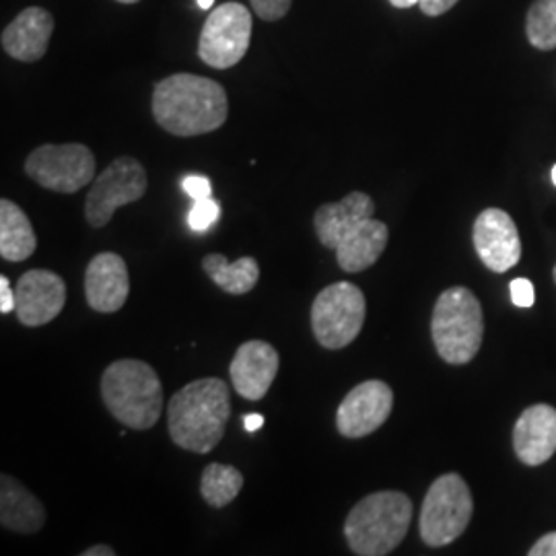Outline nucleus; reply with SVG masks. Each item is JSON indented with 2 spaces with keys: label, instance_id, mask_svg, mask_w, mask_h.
Wrapping results in <instances>:
<instances>
[{
  "label": "nucleus",
  "instance_id": "e433bc0d",
  "mask_svg": "<svg viewBox=\"0 0 556 556\" xmlns=\"http://www.w3.org/2000/svg\"><path fill=\"white\" fill-rule=\"evenodd\" d=\"M553 181H555V186H556V163H555V167H553Z\"/></svg>",
  "mask_w": 556,
  "mask_h": 556
},
{
  "label": "nucleus",
  "instance_id": "473e14b6",
  "mask_svg": "<svg viewBox=\"0 0 556 556\" xmlns=\"http://www.w3.org/2000/svg\"><path fill=\"white\" fill-rule=\"evenodd\" d=\"M116 555V551L112 548V546H108V544H98V546H91V548H87V551H83L80 556H114Z\"/></svg>",
  "mask_w": 556,
  "mask_h": 556
},
{
  "label": "nucleus",
  "instance_id": "7c9ffc66",
  "mask_svg": "<svg viewBox=\"0 0 556 556\" xmlns=\"http://www.w3.org/2000/svg\"><path fill=\"white\" fill-rule=\"evenodd\" d=\"M530 556H556V532L540 538L536 544L530 548Z\"/></svg>",
  "mask_w": 556,
  "mask_h": 556
},
{
  "label": "nucleus",
  "instance_id": "9d476101",
  "mask_svg": "<svg viewBox=\"0 0 556 556\" xmlns=\"http://www.w3.org/2000/svg\"><path fill=\"white\" fill-rule=\"evenodd\" d=\"M147 172L135 157H118L112 161L93 181L87 202L85 217L96 229L105 227L119 206L132 204L147 194Z\"/></svg>",
  "mask_w": 556,
  "mask_h": 556
},
{
  "label": "nucleus",
  "instance_id": "f03ea898",
  "mask_svg": "<svg viewBox=\"0 0 556 556\" xmlns=\"http://www.w3.org/2000/svg\"><path fill=\"white\" fill-rule=\"evenodd\" d=\"M229 417L231 394L223 379L190 381L169 400V438L186 452L208 454L219 445Z\"/></svg>",
  "mask_w": 556,
  "mask_h": 556
},
{
  "label": "nucleus",
  "instance_id": "a878e982",
  "mask_svg": "<svg viewBox=\"0 0 556 556\" xmlns=\"http://www.w3.org/2000/svg\"><path fill=\"white\" fill-rule=\"evenodd\" d=\"M250 2H252V9L256 11V17L262 21L282 20L293 4V0H250Z\"/></svg>",
  "mask_w": 556,
  "mask_h": 556
},
{
  "label": "nucleus",
  "instance_id": "dca6fc26",
  "mask_svg": "<svg viewBox=\"0 0 556 556\" xmlns=\"http://www.w3.org/2000/svg\"><path fill=\"white\" fill-rule=\"evenodd\" d=\"M514 450L526 466H542L555 456L556 408L548 404L526 408L514 429Z\"/></svg>",
  "mask_w": 556,
  "mask_h": 556
},
{
  "label": "nucleus",
  "instance_id": "2eb2a0df",
  "mask_svg": "<svg viewBox=\"0 0 556 556\" xmlns=\"http://www.w3.org/2000/svg\"><path fill=\"white\" fill-rule=\"evenodd\" d=\"M130 293L128 266L118 254L103 252L89 262L85 273V298L91 309L114 314L124 307Z\"/></svg>",
  "mask_w": 556,
  "mask_h": 556
},
{
  "label": "nucleus",
  "instance_id": "20e7f679",
  "mask_svg": "<svg viewBox=\"0 0 556 556\" xmlns=\"http://www.w3.org/2000/svg\"><path fill=\"white\" fill-rule=\"evenodd\" d=\"M413 511L410 497L397 491H379L361 498L344 521L349 548L358 556L394 553L408 534Z\"/></svg>",
  "mask_w": 556,
  "mask_h": 556
},
{
  "label": "nucleus",
  "instance_id": "39448f33",
  "mask_svg": "<svg viewBox=\"0 0 556 556\" xmlns=\"http://www.w3.org/2000/svg\"><path fill=\"white\" fill-rule=\"evenodd\" d=\"M431 337L439 357L450 365H466L477 357L484 337V316L470 289L452 287L439 295Z\"/></svg>",
  "mask_w": 556,
  "mask_h": 556
},
{
  "label": "nucleus",
  "instance_id": "f3484780",
  "mask_svg": "<svg viewBox=\"0 0 556 556\" xmlns=\"http://www.w3.org/2000/svg\"><path fill=\"white\" fill-rule=\"evenodd\" d=\"M54 34V17L43 7H27L11 21L2 36V50L20 62H36L46 56Z\"/></svg>",
  "mask_w": 556,
  "mask_h": 556
},
{
  "label": "nucleus",
  "instance_id": "c85d7f7f",
  "mask_svg": "<svg viewBox=\"0 0 556 556\" xmlns=\"http://www.w3.org/2000/svg\"><path fill=\"white\" fill-rule=\"evenodd\" d=\"M15 305H17V298H15V291L11 289V282L9 277H0V314H9V312H15Z\"/></svg>",
  "mask_w": 556,
  "mask_h": 556
},
{
  "label": "nucleus",
  "instance_id": "f704fd0d",
  "mask_svg": "<svg viewBox=\"0 0 556 556\" xmlns=\"http://www.w3.org/2000/svg\"><path fill=\"white\" fill-rule=\"evenodd\" d=\"M213 4H215V0H199V7L204 9V11H208Z\"/></svg>",
  "mask_w": 556,
  "mask_h": 556
},
{
  "label": "nucleus",
  "instance_id": "4be33fe9",
  "mask_svg": "<svg viewBox=\"0 0 556 556\" xmlns=\"http://www.w3.org/2000/svg\"><path fill=\"white\" fill-rule=\"evenodd\" d=\"M202 268L229 295H245L258 285V260L252 256H243L231 264L223 254H208L202 258Z\"/></svg>",
  "mask_w": 556,
  "mask_h": 556
},
{
  "label": "nucleus",
  "instance_id": "412c9836",
  "mask_svg": "<svg viewBox=\"0 0 556 556\" xmlns=\"http://www.w3.org/2000/svg\"><path fill=\"white\" fill-rule=\"evenodd\" d=\"M38 238L29 217L20 204L0 200V256L9 262H25L34 256Z\"/></svg>",
  "mask_w": 556,
  "mask_h": 556
},
{
  "label": "nucleus",
  "instance_id": "1a4fd4ad",
  "mask_svg": "<svg viewBox=\"0 0 556 556\" xmlns=\"http://www.w3.org/2000/svg\"><path fill=\"white\" fill-rule=\"evenodd\" d=\"M252 40V13L241 2L217 7L202 27L199 56L206 66L227 71L239 64Z\"/></svg>",
  "mask_w": 556,
  "mask_h": 556
},
{
  "label": "nucleus",
  "instance_id": "c9c22d12",
  "mask_svg": "<svg viewBox=\"0 0 556 556\" xmlns=\"http://www.w3.org/2000/svg\"><path fill=\"white\" fill-rule=\"evenodd\" d=\"M116 2H122V4H135V2H139V0H116Z\"/></svg>",
  "mask_w": 556,
  "mask_h": 556
},
{
  "label": "nucleus",
  "instance_id": "5701e85b",
  "mask_svg": "<svg viewBox=\"0 0 556 556\" xmlns=\"http://www.w3.org/2000/svg\"><path fill=\"white\" fill-rule=\"evenodd\" d=\"M241 489H243V475L236 466L213 462L202 472L200 493L202 498L215 509L231 505L238 498Z\"/></svg>",
  "mask_w": 556,
  "mask_h": 556
},
{
  "label": "nucleus",
  "instance_id": "9b49d317",
  "mask_svg": "<svg viewBox=\"0 0 556 556\" xmlns=\"http://www.w3.org/2000/svg\"><path fill=\"white\" fill-rule=\"evenodd\" d=\"M394 408V392L386 381L369 379L353 388L337 410V429L342 438L371 435L388 420Z\"/></svg>",
  "mask_w": 556,
  "mask_h": 556
},
{
  "label": "nucleus",
  "instance_id": "f257e3e1",
  "mask_svg": "<svg viewBox=\"0 0 556 556\" xmlns=\"http://www.w3.org/2000/svg\"><path fill=\"white\" fill-rule=\"evenodd\" d=\"M153 116L174 137H200L225 124L229 101L217 80L178 73L155 85Z\"/></svg>",
  "mask_w": 556,
  "mask_h": 556
},
{
  "label": "nucleus",
  "instance_id": "cd10ccee",
  "mask_svg": "<svg viewBox=\"0 0 556 556\" xmlns=\"http://www.w3.org/2000/svg\"><path fill=\"white\" fill-rule=\"evenodd\" d=\"M181 188L192 200L211 199V194H213L211 179L204 178V176H188L181 181Z\"/></svg>",
  "mask_w": 556,
  "mask_h": 556
},
{
  "label": "nucleus",
  "instance_id": "6e6552de",
  "mask_svg": "<svg viewBox=\"0 0 556 556\" xmlns=\"http://www.w3.org/2000/svg\"><path fill=\"white\" fill-rule=\"evenodd\" d=\"M25 174L46 190L75 194L96 176V155L80 142L41 144L25 160Z\"/></svg>",
  "mask_w": 556,
  "mask_h": 556
},
{
  "label": "nucleus",
  "instance_id": "393cba45",
  "mask_svg": "<svg viewBox=\"0 0 556 556\" xmlns=\"http://www.w3.org/2000/svg\"><path fill=\"white\" fill-rule=\"evenodd\" d=\"M220 217L219 202L215 199L194 200V206L188 213V225L192 231H208Z\"/></svg>",
  "mask_w": 556,
  "mask_h": 556
},
{
  "label": "nucleus",
  "instance_id": "b1692460",
  "mask_svg": "<svg viewBox=\"0 0 556 556\" xmlns=\"http://www.w3.org/2000/svg\"><path fill=\"white\" fill-rule=\"evenodd\" d=\"M526 36L536 50L556 48V0H534L526 17Z\"/></svg>",
  "mask_w": 556,
  "mask_h": 556
},
{
  "label": "nucleus",
  "instance_id": "bb28decb",
  "mask_svg": "<svg viewBox=\"0 0 556 556\" xmlns=\"http://www.w3.org/2000/svg\"><path fill=\"white\" fill-rule=\"evenodd\" d=\"M509 291H511V301L517 307H532L536 301L534 285L528 278H514L509 285Z\"/></svg>",
  "mask_w": 556,
  "mask_h": 556
},
{
  "label": "nucleus",
  "instance_id": "423d86ee",
  "mask_svg": "<svg viewBox=\"0 0 556 556\" xmlns=\"http://www.w3.org/2000/svg\"><path fill=\"white\" fill-rule=\"evenodd\" d=\"M475 514V501L466 480L450 472L439 477L422 501L418 530L427 546L441 548L462 536Z\"/></svg>",
  "mask_w": 556,
  "mask_h": 556
},
{
  "label": "nucleus",
  "instance_id": "2f4dec72",
  "mask_svg": "<svg viewBox=\"0 0 556 556\" xmlns=\"http://www.w3.org/2000/svg\"><path fill=\"white\" fill-rule=\"evenodd\" d=\"M264 427V417L258 415V413H252V415H245L243 417V429L248 431V433H256Z\"/></svg>",
  "mask_w": 556,
  "mask_h": 556
},
{
  "label": "nucleus",
  "instance_id": "aec40b11",
  "mask_svg": "<svg viewBox=\"0 0 556 556\" xmlns=\"http://www.w3.org/2000/svg\"><path fill=\"white\" fill-rule=\"evenodd\" d=\"M388 239H390V231L386 223L376 220L374 217L363 220L357 229H353L338 243L334 250L338 266L344 273H353V275L371 268L386 252Z\"/></svg>",
  "mask_w": 556,
  "mask_h": 556
},
{
  "label": "nucleus",
  "instance_id": "4c0bfd02",
  "mask_svg": "<svg viewBox=\"0 0 556 556\" xmlns=\"http://www.w3.org/2000/svg\"><path fill=\"white\" fill-rule=\"evenodd\" d=\"M553 277H555V282H556V266H555V270H553Z\"/></svg>",
  "mask_w": 556,
  "mask_h": 556
},
{
  "label": "nucleus",
  "instance_id": "a211bd4d",
  "mask_svg": "<svg viewBox=\"0 0 556 556\" xmlns=\"http://www.w3.org/2000/svg\"><path fill=\"white\" fill-rule=\"evenodd\" d=\"M374 213L376 204L365 192H351L340 202L321 204L314 217L319 243L330 250H337L338 243L353 229H357L363 220L371 219Z\"/></svg>",
  "mask_w": 556,
  "mask_h": 556
},
{
  "label": "nucleus",
  "instance_id": "7ed1b4c3",
  "mask_svg": "<svg viewBox=\"0 0 556 556\" xmlns=\"http://www.w3.org/2000/svg\"><path fill=\"white\" fill-rule=\"evenodd\" d=\"M101 397L112 417L137 431L151 429L163 413L161 379L139 358H122L103 371Z\"/></svg>",
  "mask_w": 556,
  "mask_h": 556
},
{
  "label": "nucleus",
  "instance_id": "c756f323",
  "mask_svg": "<svg viewBox=\"0 0 556 556\" xmlns=\"http://www.w3.org/2000/svg\"><path fill=\"white\" fill-rule=\"evenodd\" d=\"M459 0H420V11L429 17H439L443 13H447L450 9H454Z\"/></svg>",
  "mask_w": 556,
  "mask_h": 556
},
{
  "label": "nucleus",
  "instance_id": "72a5a7b5",
  "mask_svg": "<svg viewBox=\"0 0 556 556\" xmlns=\"http://www.w3.org/2000/svg\"><path fill=\"white\" fill-rule=\"evenodd\" d=\"M418 2L420 0H390V4L396 7V9H410V7H415Z\"/></svg>",
  "mask_w": 556,
  "mask_h": 556
},
{
  "label": "nucleus",
  "instance_id": "6ab92c4d",
  "mask_svg": "<svg viewBox=\"0 0 556 556\" xmlns=\"http://www.w3.org/2000/svg\"><path fill=\"white\" fill-rule=\"evenodd\" d=\"M46 521V509L29 489L17 478L0 477V523L9 532L36 534Z\"/></svg>",
  "mask_w": 556,
  "mask_h": 556
},
{
  "label": "nucleus",
  "instance_id": "0eeeda50",
  "mask_svg": "<svg viewBox=\"0 0 556 556\" xmlns=\"http://www.w3.org/2000/svg\"><path fill=\"white\" fill-rule=\"evenodd\" d=\"M367 314L365 295L357 285L340 280L321 289L312 305V330L328 351L349 346L361 334Z\"/></svg>",
  "mask_w": 556,
  "mask_h": 556
},
{
  "label": "nucleus",
  "instance_id": "4468645a",
  "mask_svg": "<svg viewBox=\"0 0 556 556\" xmlns=\"http://www.w3.org/2000/svg\"><path fill=\"white\" fill-rule=\"evenodd\" d=\"M280 357L277 349L264 340L243 342L231 361L229 376L239 396L258 402L268 394L277 378Z\"/></svg>",
  "mask_w": 556,
  "mask_h": 556
},
{
  "label": "nucleus",
  "instance_id": "f8f14e48",
  "mask_svg": "<svg viewBox=\"0 0 556 556\" xmlns=\"http://www.w3.org/2000/svg\"><path fill=\"white\" fill-rule=\"evenodd\" d=\"M478 258L493 273H507L521 260V239L514 219L501 208H486L475 220Z\"/></svg>",
  "mask_w": 556,
  "mask_h": 556
},
{
  "label": "nucleus",
  "instance_id": "ddd939ff",
  "mask_svg": "<svg viewBox=\"0 0 556 556\" xmlns=\"http://www.w3.org/2000/svg\"><path fill=\"white\" fill-rule=\"evenodd\" d=\"M15 314L23 326L40 328L59 318L66 303V282L52 270H29L15 287Z\"/></svg>",
  "mask_w": 556,
  "mask_h": 556
}]
</instances>
